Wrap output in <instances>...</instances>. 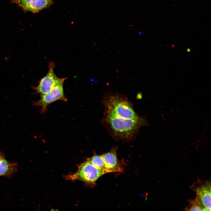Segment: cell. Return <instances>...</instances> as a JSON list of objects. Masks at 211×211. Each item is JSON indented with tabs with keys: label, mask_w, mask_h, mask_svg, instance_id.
I'll list each match as a JSON object with an SVG mask.
<instances>
[{
	"label": "cell",
	"mask_w": 211,
	"mask_h": 211,
	"mask_svg": "<svg viewBox=\"0 0 211 211\" xmlns=\"http://www.w3.org/2000/svg\"><path fill=\"white\" fill-rule=\"evenodd\" d=\"M107 120L115 134L124 138H131L142 125H146L144 119H124L107 114Z\"/></svg>",
	"instance_id": "6da1fadb"
},
{
	"label": "cell",
	"mask_w": 211,
	"mask_h": 211,
	"mask_svg": "<svg viewBox=\"0 0 211 211\" xmlns=\"http://www.w3.org/2000/svg\"><path fill=\"white\" fill-rule=\"evenodd\" d=\"M107 113L116 117L124 119L139 118L128 103L122 99L111 97L107 104Z\"/></svg>",
	"instance_id": "7a4b0ae2"
},
{
	"label": "cell",
	"mask_w": 211,
	"mask_h": 211,
	"mask_svg": "<svg viewBox=\"0 0 211 211\" xmlns=\"http://www.w3.org/2000/svg\"><path fill=\"white\" fill-rule=\"evenodd\" d=\"M67 78H61L57 84L49 92L43 95H41L40 99L34 101L33 105L39 106L41 108V113H46L47 106L57 100L67 101L64 91L63 85L64 81Z\"/></svg>",
	"instance_id": "3957f363"
},
{
	"label": "cell",
	"mask_w": 211,
	"mask_h": 211,
	"mask_svg": "<svg viewBox=\"0 0 211 211\" xmlns=\"http://www.w3.org/2000/svg\"><path fill=\"white\" fill-rule=\"evenodd\" d=\"M93 165L87 160L82 163L75 173L67 176L70 180H79L89 184L95 183L100 177Z\"/></svg>",
	"instance_id": "277c9868"
},
{
	"label": "cell",
	"mask_w": 211,
	"mask_h": 211,
	"mask_svg": "<svg viewBox=\"0 0 211 211\" xmlns=\"http://www.w3.org/2000/svg\"><path fill=\"white\" fill-rule=\"evenodd\" d=\"M195 193L197 199L204 207L211 209V182L198 179L190 187Z\"/></svg>",
	"instance_id": "5b68a950"
},
{
	"label": "cell",
	"mask_w": 211,
	"mask_h": 211,
	"mask_svg": "<svg viewBox=\"0 0 211 211\" xmlns=\"http://www.w3.org/2000/svg\"><path fill=\"white\" fill-rule=\"evenodd\" d=\"M55 64L52 62L49 64L48 72L47 74L40 80L38 85L34 87L36 93L40 96L49 92L59 82L61 78L58 77L54 72Z\"/></svg>",
	"instance_id": "8992f818"
},
{
	"label": "cell",
	"mask_w": 211,
	"mask_h": 211,
	"mask_svg": "<svg viewBox=\"0 0 211 211\" xmlns=\"http://www.w3.org/2000/svg\"><path fill=\"white\" fill-rule=\"evenodd\" d=\"M52 0H16L15 2L25 11L37 12L49 6Z\"/></svg>",
	"instance_id": "52a82bcc"
},
{
	"label": "cell",
	"mask_w": 211,
	"mask_h": 211,
	"mask_svg": "<svg viewBox=\"0 0 211 211\" xmlns=\"http://www.w3.org/2000/svg\"><path fill=\"white\" fill-rule=\"evenodd\" d=\"M14 164H12L4 158L0 161V176L9 175L13 173L15 170Z\"/></svg>",
	"instance_id": "ba28073f"
},
{
	"label": "cell",
	"mask_w": 211,
	"mask_h": 211,
	"mask_svg": "<svg viewBox=\"0 0 211 211\" xmlns=\"http://www.w3.org/2000/svg\"><path fill=\"white\" fill-rule=\"evenodd\" d=\"M200 203L198 201L192 202L185 211H203V208L201 206Z\"/></svg>",
	"instance_id": "9c48e42d"
},
{
	"label": "cell",
	"mask_w": 211,
	"mask_h": 211,
	"mask_svg": "<svg viewBox=\"0 0 211 211\" xmlns=\"http://www.w3.org/2000/svg\"><path fill=\"white\" fill-rule=\"evenodd\" d=\"M203 211H211V209L204 207L203 208Z\"/></svg>",
	"instance_id": "30bf717a"
},
{
	"label": "cell",
	"mask_w": 211,
	"mask_h": 211,
	"mask_svg": "<svg viewBox=\"0 0 211 211\" xmlns=\"http://www.w3.org/2000/svg\"><path fill=\"white\" fill-rule=\"evenodd\" d=\"M143 32L142 31H140L138 32V34L139 35H141L142 33Z\"/></svg>",
	"instance_id": "8fae6325"
},
{
	"label": "cell",
	"mask_w": 211,
	"mask_h": 211,
	"mask_svg": "<svg viewBox=\"0 0 211 211\" xmlns=\"http://www.w3.org/2000/svg\"><path fill=\"white\" fill-rule=\"evenodd\" d=\"M2 158H3L2 157V156L0 154V161Z\"/></svg>",
	"instance_id": "7c38bea8"
}]
</instances>
